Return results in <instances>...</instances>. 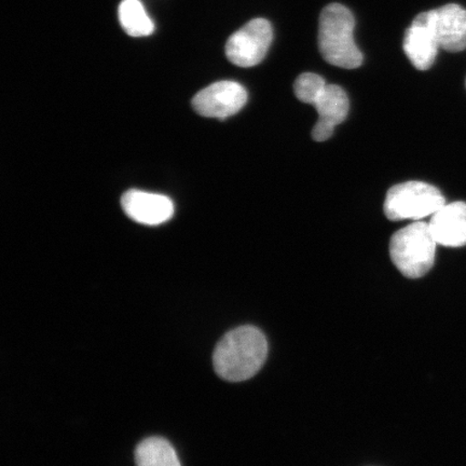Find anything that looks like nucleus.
<instances>
[{"instance_id":"f257e3e1","label":"nucleus","mask_w":466,"mask_h":466,"mask_svg":"<svg viewBox=\"0 0 466 466\" xmlns=\"http://www.w3.org/2000/svg\"><path fill=\"white\" fill-rule=\"evenodd\" d=\"M268 355L266 336L254 326H241L227 333L213 354L214 370L219 378L241 382L254 377Z\"/></svg>"},{"instance_id":"f03ea898","label":"nucleus","mask_w":466,"mask_h":466,"mask_svg":"<svg viewBox=\"0 0 466 466\" xmlns=\"http://www.w3.org/2000/svg\"><path fill=\"white\" fill-rule=\"evenodd\" d=\"M354 16L345 5L330 4L319 15V49L324 60L345 69L362 66L363 55L353 38Z\"/></svg>"},{"instance_id":"7ed1b4c3","label":"nucleus","mask_w":466,"mask_h":466,"mask_svg":"<svg viewBox=\"0 0 466 466\" xmlns=\"http://www.w3.org/2000/svg\"><path fill=\"white\" fill-rule=\"evenodd\" d=\"M436 246L429 224L417 221L394 233L390 256L401 275L419 279L432 269Z\"/></svg>"},{"instance_id":"20e7f679","label":"nucleus","mask_w":466,"mask_h":466,"mask_svg":"<svg viewBox=\"0 0 466 466\" xmlns=\"http://www.w3.org/2000/svg\"><path fill=\"white\" fill-rule=\"evenodd\" d=\"M445 204L444 196L433 185L406 182L388 191L383 209L387 218L392 221L420 220L432 217Z\"/></svg>"},{"instance_id":"39448f33","label":"nucleus","mask_w":466,"mask_h":466,"mask_svg":"<svg viewBox=\"0 0 466 466\" xmlns=\"http://www.w3.org/2000/svg\"><path fill=\"white\" fill-rule=\"evenodd\" d=\"M273 39L269 21L254 19L232 34L226 45V56L238 67H253L264 60Z\"/></svg>"},{"instance_id":"423d86ee","label":"nucleus","mask_w":466,"mask_h":466,"mask_svg":"<svg viewBox=\"0 0 466 466\" xmlns=\"http://www.w3.org/2000/svg\"><path fill=\"white\" fill-rule=\"evenodd\" d=\"M432 33L440 49H466V9L457 4L442 5L417 15Z\"/></svg>"},{"instance_id":"0eeeda50","label":"nucleus","mask_w":466,"mask_h":466,"mask_svg":"<svg viewBox=\"0 0 466 466\" xmlns=\"http://www.w3.org/2000/svg\"><path fill=\"white\" fill-rule=\"evenodd\" d=\"M248 102V92L236 81H218L203 89L192 100L196 112L208 118L225 120L240 112Z\"/></svg>"},{"instance_id":"6e6552de","label":"nucleus","mask_w":466,"mask_h":466,"mask_svg":"<svg viewBox=\"0 0 466 466\" xmlns=\"http://www.w3.org/2000/svg\"><path fill=\"white\" fill-rule=\"evenodd\" d=\"M121 204L127 217L147 226L166 223L174 214V203L170 198L141 190L127 191Z\"/></svg>"},{"instance_id":"1a4fd4ad","label":"nucleus","mask_w":466,"mask_h":466,"mask_svg":"<svg viewBox=\"0 0 466 466\" xmlns=\"http://www.w3.org/2000/svg\"><path fill=\"white\" fill-rule=\"evenodd\" d=\"M430 229L437 244L446 248L466 246V203L445 204L431 218Z\"/></svg>"},{"instance_id":"9d476101","label":"nucleus","mask_w":466,"mask_h":466,"mask_svg":"<svg viewBox=\"0 0 466 466\" xmlns=\"http://www.w3.org/2000/svg\"><path fill=\"white\" fill-rule=\"evenodd\" d=\"M403 46L405 55L419 71L432 67L440 50L432 33L418 16L405 33Z\"/></svg>"},{"instance_id":"9b49d317","label":"nucleus","mask_w":466,"mask_h":466,"mask_svg":"<svg viewBox=\"0 0 466 466\" xmlns=\"http://www.w3.org/2000/svg\"><path fill=\"white\" fill-rule=\"evenodd\" d=\"M313 106L319 115L318 122L335 130L338 125L346 120L350 105L347 93L342 87L328 85Z\"/></svg>"},{"instance_id":"f8f14e48","label":"nucleus","mask_w":466,"mask_h":466,"mask_svg":"<svg viewBox=\"0 0 466 466\" xmlns=\"http://www.w3.org/2000/svg\"><path fill=\"white\" fill-rule=\"evenodd\" d=\"M134 457L137 466H182L171 442L158 436L139 442Z\"/></svg>"},{"instance_id":"ddd939ff","label":"nucleus","mask_w":466,"mask_h":466,"mask_svg":"<svg viewBox=\"0 0 466 466\" xmlns=\"http://www.w3.org/2000/svg\"><path fill=\"white\" fill-rule=\"evenodd\" d=\"M119 20L126 33L132 37L148 36L155 31L154 22L139 0H124L120 4Z\"/></svg>"},{"instance_id":"4468645a","label":"nucleus","mask_w":466,"mask_h":466,"mask_svg":"<svg viewBox=\"0 0 466 466\" xmlns=\"http://www.w3.org/2000/svg\"><path fill=\"white\" fill-rule=\"evenodd\" d=\"M325 80L320 76L312 73H305L295 81L294 90L297 98L306 104L317 102L326 87Z\"/></svg>"}]
</instances>
